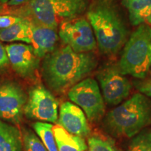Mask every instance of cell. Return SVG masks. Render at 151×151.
Here are the masks:
<instances>
[{
	"label": "cell",
	"mask_w": 151,
	"mask_h": 151,
	"mask_svg": "<svg viewBox=\"0 0 151 151\" xmlns=\"http://www.w3.org/2000/svg\"><path fill=\"white\" fill-rule=\"evenodd\" d=\"M97 63L94 52H76L66 45L43 58L41 73L50 90L63 93L88 77Z\"/></svg>",
	"instance_id": "obj_1"
},
{
	"label": "cell",
	"mask_w": 151,
	"mask_h": 151,
	"mask_svg": "<svg viewBox=\"0 0 151 151\" xmlns=\"http://www.w3.org/2000/svg\"><path fill=\"white\" fill-rule=\"evenodd\" d=\"M99 50L116 55L128 39L127 26L115 0H95L87 12Z\"/></svg>",
	"instance_id": "obj_2"
},
{
	"label": "cell",
	"mask_w": 151,
	"mask_h": 151,
	"mask_svg": "<svg viewBox=\"0 0 151 151\" xmlns=\"http://www.w3.org/2000/svg\"><path fill=\"white\" fill-rule=\"evenodd\" d=\"M151 123V100L136 93L109 111L104 120L106 130L116 137L131 138Z\"/></svg>",
	"instance_id": "obj_3"
},
{
	"label": "cell",
	"mask_w": 151,
	"mask_h": 151,
	"mask_svg": "<svg viewBox=\"0 0 151 151\" xmlns=\"http://www.w3.org/2000/svg\"><path fill=\"white\" fill-rule=\"evenodd\" d=\"M119 68L124 75L145 78L151 67V27L138 26L124 44Z\"/></svg>",
	"instance_id": "obj_4"
},
{
	"label": "cell",
	"mask_w": 151,
	"mask_h": 151,
	"mask_svg": "<svg viewBox=\"0 0 151 151\" xmlns=\"http://www.w3.org/2000/svg\"><path fill=\"white\" fill-rule=\"evenodd\" d=\"M88 7V0H30L25 12L30 20L58 29L66 20L82 15Z\"/></svg>",
	"instance_id": "obj_5"
},
{
	"label": "cell",
	"mask_w": 151,
	"mask_h": 151,
	"mask_svg": "<svg viewBox=\"0 0 151 151\" xmlns=\"http://www.w3.org/2000/svg\"><path fill=\"white\" fill-rule=\"evenodd\" d=\"M67 95L83 110L90 121H99L104 115V100L94 79L86 78L81 81L68 90Z\"/></svg>",
	"instance_id": "obj_6"
},
{
	"label": "cell",
	"mask_w": 151,
	"mask_h": 151,
	"mask_svg": "<svg viewBox=\"0 0 151 151\" xmlns=\"http://www.w3.org/2000/svg\"><path fill=\"white\" fill-rule=\"evenodd\" d=\"M60 39L76 52H90L97 48V41L88 19L83 17L66 20L58 27Z\"/></svg>",
	"instance_id": "obj_7"
},
{
	"label": "cell",
	"mask_w": 151,
	"mask_h": 151,
	"mask_svg": "<svg viewBox=\"0 0 151 151\" xmlns=\"http://www.w3.org/2000/svg\"><path fill=\"white\" fill-rule=\"evenodd\" d=\"M99 81L104 100L109 105L116 106L128 97L132 84L121 72L118 65H107L98 71Z\"/></svg>",
	"instance_id": "obj_8"
},
{
	"label": "cell",
	"mask_w": 151,
	"mask_h": 151,
	"mask_svg": "<svg viewBox=\"0 0 151 151\" xmlns=\"http://www.w3.org/2000/svg\"><path fill=\"white\" fill-rule=\"evenodd\" d=\"M59 103L55 96L43 86L30 90L24 107V114L29 120L56 123Z\"/></svg>",
	"instance_id": "obj_9"
},
{
	"label": "cell",
	"mask_w": 151,
	"mask_h": 151,
	"mask_svg": "<svg viewBox=\"0 0 151 151\" xmlns=\"http://www.w3.org/2000/svg\"><path fill=\"white\" fill-rule=\"evenodd\" d=\"M27 101L25 92L17 83L0 84V119L14 123L20 122Z\"/></svg>",
	"instance_id": "obj_10"
},
{
	"label": "cell",
	"mask_w": 151,
	"mask_h": 151,
	"mask_svg": "<svg viewBox=\"0 0 151 151\" xmlns=\"http://www.w3.org/2000/svg\"><path fill=\"white\" fill-rule=\"evenodd\" d=\"M9 63L15 72L22 78H32L37 70L40 59L31 44L14 43L6 45Z\"/></svg>",
	"instance_id": "obj_11"
},
{
	"label": "cell",
	"mask_w": 151,
	"mask_h": 151,
	"mask_svg": "<svg viewBox=\"0 0 151 151\" xmlns=\"http://www.w3.org/2000/svg\"><path fill=\"white\" fill-rule=\"evenodd\" d=\"M57 123L69 133L78 137L83 138L90 133V128L83 111L69 101H65L60 106Z\"/></svg>",
	"instance_id": "obj_12"
},
{
	"label": "cell",
	"mask_w": 151,
	"mask_h": 151,
	"mask_svg": "<svg viewBox=\"0 0 151 151\" xmlns=\"http://www.w3.org/2000/svg\"><path fill=\"white\" fill-rule=\"evenodd\" d=\"M31 27L32 46L34 51L39 59H43L47 55L56 49L57 43L59 41V35L57 29L30 20Z\"/></svg>",
	"instance_id": "obj_13"
},
{
	"label": "cell",
	"mask_w": 151,
	"mask_h": 151,
	"mask_svg": "<svg viewBox=\"0 0 151 151\" xmlns=\"http://www.w3.org/2000/svg\"><path fill=\"white\" fill-rule=\"evenodd\" d=\"M132 25L151 24V0H122Z\"/></svg>",
	"instance_id": "obj_14"
},
{
	"label": "cell",
	"mask_w": 151,
	"mask_h": 151,
	"mask_svg": "<svg viewBox=\"0 0 151 151\" xmlns=\"http://www.w3.org/2000/svg\"><path fill=\"white\" fill-rule=\"evenodd\" d=\"M52 132L58 151H86L88 149L83 138L71 134L59 124L53 125Z\"/></svg>",
	"instance_id": "obj_15"
},
{
	"label": "cell",
	"mask_w": 151,
	"mask_h": 151,
	"mask_svg": "<svg viewBox=\"0 0 151 151\" xmlns=\"http://www.w3.org/2000/svg\"><path fill=\"white\" fill-rule=\"evenodd\" d=\"M22 146L20 130L0 120V151H22Z\"/></svg>",
	"instance_id": "obj_16"
},
{
	"label": "cell",
	"mask_w": 151,
	"mask_h": 151,
	"mask_svg": "<svg viewBox=\"0 0 151 151\" xmlns=\"http://www.w3.org/2000/svg\"><path fill=\"white\" fill-rule=\"evenodd\" d=\"M31 27L29 19L23 20L7 28L0 29V41L6 43L23 42L31 43Z\"/></svg>",
	"instance_id": "obj_17"
},
{
	"label": "cell",
	"mask_w": 151,
	"mask_h": 151,
	"mask_svg": "<svg viewBox=\"0 0 151 151\" xmlns=\"http://www.w3.org/2000/svg\"><path fill=\"white\" fill-rule=\"evenodd\" d=\"M52 127V124L43 122H37L33 124L35 132L48 151H58Z\"/></svg>",
	"instance_id": "obj_18"
},
{
	"label": "cell",
	"mask_w": 151,
	"mask_h": 151,
	"mask_svg": "<svg viewBox=\"0 0 151 151\" xmlns=\"http://www.w3.org/2000/svg\"><path fill=\"white\" fill-rule=\"evenodd\" d=\"M127 151H151V131H141L130 141Z\"/></svg>",
	"instance_id": "obj_19"
},
{
	"label": "cell",
	"mask_w": 151,
	"mask_h": 151,
	"mask_svg": "<svg viewBox=\"0 0 151 151\" xmlns=\"http://www.w3.org/2000/svg\"><path fill=\"white\" fill-rule=\"evenodd\" d=\"M88 151H121L117 148L111 139L101 137L92 136L88 140Z\"/></svg>",
	"instance_id": "obj_20"
},
{
	"label": "cell",
	"mask_w": 151,
	"mask_h": 151,
	"mask_svg": "<svg viewBox=\"0 0 151 151\" xmlns=\"http://www.w3.org/2000/svg\"><path fill=\"white\" fill-rule=\"evenodd\" d=\"M22 141L24 151H48L41 139L31 130H25Z\"/></svg>",
	"instance_id": "obj_21"
},
{
	"label": "cell",
	"mask_w": 151,
	"mask_h": 151,
	"mask_svg": "<svg viewBox=\"0 0 151 151\" xmlns=\"http://www.w3.org/2000/svg\"><path fill=\"white\" fill-rule=\"evenodd\" d=\"M23 17L14 15H0V29L7 28L24 20Z\"/></svg>",
	"instance_id": "obj_22"
},
{
	"label": "cell",
	"mask_w": 151,
	"mask_h": 151,
	"mask_svg": "<svg viewBox=\"0 0 151 151\" xmlns=\"http://www.w3.org/2000/svg\"><path fill=\"white\" fill-rule=\"evenodd\" d=\"M136 87L141 93L148 97L151 98V79L143 81H137L135 83Z\"/></svg>",
	"instance_id": "obj_23"
},
{
	"label": "cell",
	"mask_w": 151,
	"mask_h": 151,
	"mask_svg": "<svg viewBox=\"0 0 151 151\" xmlns=\"http://www.w3.org/2000/svg\"><path fill=\"white\" fill-rule=\"evenodd\" d=\"M9 63L8 56L6 51L5 46L0 42V69L6 66Z\"/></svg>",
	"instance_id": "obj_24"
},
{
	"label": "cell",
	"mask_w": 151,
	"mask_h": 151,
	"mask_svg": "<svg viewBox=\"0 0 151 151\" xmlns=\"http://www.w3.org/2000/svg\"><path fill=\"white\" fill-rule=\"evenodd\" d=\"M30 0H9L7 4L11 6H20L24 4L28 3Z\"/></svg>",
	"instance_id": "obj_25"
},
{
	"label": "cell",
	"mask_w": 151,
	"mask_h": 151,
	"mask_svg": "<svg viewBox=\"0 0 151 151\" xmlns=\"http://www.w3.org/2000/svg\"><path fill=\"white\" fill-rule=\"evenodd\" d=\"M9 0H0V4H7L9 2Z\"/></svg>",
	"instance_id": "obj_26"
},
{
	"label": "cell",
	"mask_w": 151,
	"mask_h": 151,
	"mask_svg": "<svg viewBox=\"0 0 151 151\" xmlns=\"http://www.w3.org/2000/svg\"><path fill=\"white\" fill-rule=\"evenodd\" d=\"M2 10H3V6L2 4H0V13L2 11Z\"/></svg>",
	"instance_id": "obj_27"
},
{
	"label": "cell",
	"mask_w": 151,
	"mask_h": 151,
	"mask_svg": "<svg viewBox=\"0 0 151 151\" xmlns=\"http://www.w3.org/2000/svg\"><path fill=\"white\" fill-rule=\"evenodd\" d=\"M149 72H150V76H151V67H150V71H149Z\"/></svg>",
	"instance_id": "obj_28"
},
{
	"label": "cell",
	"mask_w": 151,
	"mask_h": 151,
	"mask_svg": "<svg viewBox=\"0 0 151 151\" xmlns=\"http://www.w3.org/2000/svg\"></svg>",
	"instance_id": "obj_29"
}]
</instances>
